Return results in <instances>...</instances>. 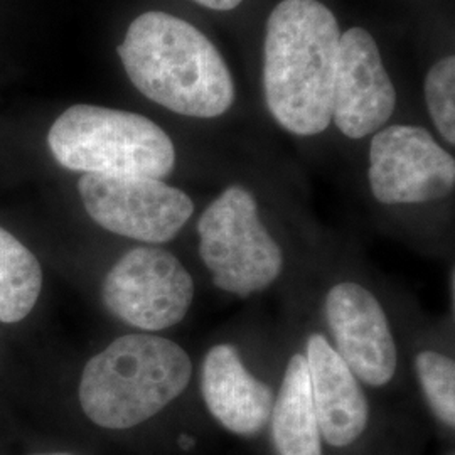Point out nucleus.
I'll use <instances>...</instances> for the list:
<instances>
[{"mask_svg": "<svg viewBox=\"0 0 455 455\" xmlns=\"http://www.w3.org/2000/svg\"><path fill=\"white\" fill-rule=\"evenodd\" d=\"M39 455H71V454H39Z\"/></svg>", "mask_w": 455, "mask_h": 455, "instance_id": "a211bd4d", "label": "nucleus"}, {"mask_svg": "<svg viewBox=\"0 0 455 455\" xmlns=\"http://www.w3.org/2000/svg\"><path fill=\"white\" fill-rule=\"evenodd\" d=\"M196 231L199 259L221 292L246 299L265 292L283 274L285 253L243 186H229L218 196Z\"/></svg>", "mask_w": 455, "mask_h": 455, "instance_id": "39448f33", "label": "nucleus"}, {"mask_svg": "<svg viewBox=\"0 0 455 455\" xmlns=\"http://www.w3.org/2000/svg\"><path fill=\"white\" fill-rule=\"evenodd\" d=\"M341 31L319 0H282L267 22L263 86L276 124L312 137L332 122Z\"/></svg>", "mask_w": 455, "mask_h": 455, "instance_id": "f257e3e1", "label": "nucleus"}, {"mask_svg": "<svg viewBox=\"0 0 455 455\" xmlns=\"http://www.w3.org/2000/svg\"><path fill=\"white\" fill-rule=\"evenodd\" d=\"M396 105V92L373 36L363 28L342 34L334 80L332 120L349 139L381 131Z\"/></svg>", "mask_w": 455, "mask_h": 455, "instance_id": "9d476101", "label": "nucleus"}, {"mask_svg": "<svg viewBox=\"0 0 455 455\" xmlns=\"http://www.w3.org/2000/svg\"><path fill=\"white\" fill-rule=\"evenodd\" d=\"M323 310L329 341L359 383L390 385L398 370V346L379 299L366 285L342 280L325 292Z\"/></svg>", "mask_w": 455, "mask_h": 455, "instance_id": "1a4fd4ad", "label": "nucleus"}, {"mask_svg": "<svg viewBox=\"0 0 455 455\" xmlns=\"http://www.w3.org/2000/svg\"><path fill=\"white\" fill-rule=\"evenodd\" d=\"M425 100L442 139L455 144V58L447 56L427 75Z\"/></svg>", "mask_w": 455, "mask_h": 455, "instance_id": "dca6fc26", "label": "nucleus"}, {"mask_svg": "<svg viewBox=\"0 0 455 455\" xmlns=\"http://www.w3.org/2000/svg\"><path fill=\"white\" fill-rule=\"evenodd\" d=\"M368 180L381 204L439 201L454 191L455 161L430 132L391 125L374 133Z\"/></svg>", "mask_w": 455, "mask_h": 455, "instance_id": "6e6552de", "label": "nucleus"}, {"mask_svg": "<svg viewBox=\"0 0 455 455\" xmlns=\"http://www.w3.org/2000/svg\"><path fill=\"white\" fill-rule=\"evenodd\" d=\"M195 278L163 246H137L115 261L103 278L101 300L124 324L144 332L180 325L195 304Z\"/></svg>", "mask_w": 455, "mask_h": 455, "instance_id": "423d86ee", "label": "nucleus"}, {"mask_svg": "<svg viewBox=\"0 0 455 455\" xmlns=\"http://www.w3.org/2000/svg\"><path fill=\"white\" fill-rule=\"evenodd\" d=\"M304 356L321 437L338 449L355 443L370 420V403L358 378L319 331L307 336Z\"/></svg>", "mask_w": 455, "mask_h": 455, "instance_id": "f8f14e48", "label": "nucleus"}, {"mask_svg": "<svg viewBox=\"0 0 455 455\" xmlns=\"http://www.w3.org/2000/svg\"><path fill=\"white\" fill-rule=\"evenodd\" d=\"M133 86L174 114L214 118L235 101L220 51L193 24L165 12L137 17L118 46Z\"/></svg>", "mask_w": 455, "mask_h": 455, "instance_id": "f03ea898", "label": "nucleus"}, {"mask_svg": "<svg viewBox=\"0 0 455 455\" xmlns=\"http://www.w3.org/2000/svg\"><path fill=\"white\" fill-rule=\"evenodd\" d=\"M58 164L83 174L164 180L176 165V147L142 115L95 105H73L48 133Z\"/></svg>", "mask_w": 455, "mask_h": 455, "instance_id": "20e7f679", "label": "nucleus"}, {"mask_svg": "<svg viewBox=\"0 0 455 455\" xmlns=\"http://www.w3.org/2000/svg\"><path fill=\"white\" fill-rule=\"evenodd\" d=\"M78 193L98 227L135 242L174 240L195 214V203L163 180L83 174Z\"/></svg>", "mask_w": 455, "mask_h": 455, "instance_id": "0eeeda50", "label": "nucleus"}, {"mask_svg": "<svg viewBox=\"0 0 455 455\" xmlns=\"http://www.w3.org/2000/svg\"><path fill=\"white\" fill-rule=\"evenodd\" d=\"M43 289V270L33 251L0 228V323H20Z\"/></svg>", "mask_w": 455, "mask_h": 455, "instance_id": "4468645a", "label": "nucleus"}, {"mask_svg": "<svg viewBox=\"0 0 455 455\" xmlns=\"http://www.w3.org/2000/svg\"><path fill=\"white\" fill-rule=\"evenodd\" d=\"M268 423L276 454L323 455L304 353H293L287 361Z\"/></svg>", "mask_w": 455, "mask_h": 455, "instance_id": "ddd939ff", "label": "nucleus"}, {"mask_svg": "<svg viewBox=\"0 0 455 455\" xmlns=\"http://www.w3.org/2000/svg\"><path fill=\"white\" fill-rule=\"evenodd\" d=\"M193 359L172 339L139 332L116 338L83 368V413L108 430L150 420L188 390Z\"/></svg>", "mask_w": 455, "mask_h": 455, "instance_id": "7ed1b4c3", "label": "nucleus"}, {"mask_svg": "<svg viewBox=\"0 0 455 455\" xmlns=\"http://www.w3.org/2000/svg\"><path fill=\"white\" fill-rule=\"evenodd\" d=\"M199 388L212 419L235 435L255 437L270 422L275 393L246 368L231 342L212 344L204 353Z\"/></svg>", "mask_w": 455, "mask_h": 455, "instance_id": "9b49d317", "label": "nucleus"}, {"mask_svg": "<svg viewBox=\"0 0 455 455\" xmlns=\"http://www.w3.org/2000/svg\"><path fill=\"white\" fill-rule=\"evenodd\" d=\"M199 5L203 7H208L212 11H231V9H236L243 0H195Z\"/></svg>", "mask_w": 455, "mask_h": 455, "instance_id": "f3484780", "label": "nucleus"}, {"mask_svg": "<svg viewBox=\"0 0 455 455\" xmlns=\"http://www.w3.org/2000/svg\"><path fill=\"white\" fill-rule=\"evenodd\" d=\"M415 376L434 417L447 428L455 427V361L437 349L415 355Z\"/></svg>", "mask_w": 455, "mask_h": 455, "instance_id": "2eb2a0df", "label": "nucleus"}]
</instances>
